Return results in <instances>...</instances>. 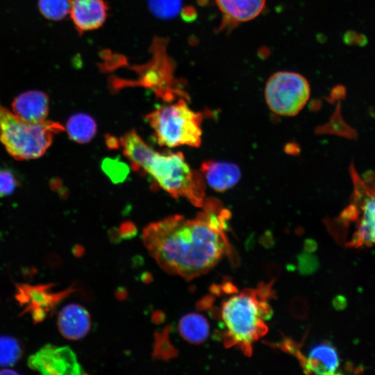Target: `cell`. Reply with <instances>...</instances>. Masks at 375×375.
Segmentation results:
<instances>
[{
  "instance_id": "cell-1",
  "label": "cell",
  "mask_w": 375,
  "mask_h": 375,
  "mask_svg": "<svg viewBox=\"0 0 375 375\" xmlns=\"http://www.w3.org/2000/svg\"><path fill=\"white\" fill-rule=\"evenodd\" d=\"M194 219L169 216L144 228L142 240L158 265L169 274L192 280L207 273L231 247L224 233L228 210L212 199Z\"/></svg>"
},
{
  "instance_id": "cell-2",
  "label": "cell",
  "mask_w": 375,
  "mask_h": 375,
  "mask_svg": "<svg viewBox=\"0 0 375 375\" xmlns=\"http://www.w3.org/2000/svg\"><path fill=\"white\" fill-rule=\"evenodd\" d=\"M272 297L271 285H261L244 290L222 302L220 315L225 347H237L251 356L253 344L267 332L265 320L272 315L268 303Z\"/></svg>"
},
{
  "instance_id": "cell-3",
  "label": "cell",
  "mask_w": 375,
  "mask_h": 375,
  "mask_svg": "<svg viewBox=\"0 0 375 375\" xmlns=\"http://www.w3.org/2000/svg\"><path fill=\"white\" fill-rule=\"evenodd\" d=\"M135 170H143L174 198L185 197L195 206L205 201V184L201 174L192 169L181 152L162 154L149 147Z\"/></svg>"
},
{
  "instance_id": "cell-4",
  "label": "cell",
  "mask_w": 375,
  "mask_h": 375,
  "mask_svg": "<svg viewBox=\"0 0 375 375\" xmlns=\"http://www.w3.org/2000/svg\"><path fill=\"white\" fill-rule=\"evenodd\" d=\"M64 130L60 124L53 121L26 122L0 102V142L15 159L41 157L50 147L54 135Z\"/></svg>"
},
{
  "instance_id": "cell-5",
  "label": "cell",
  "mask_w": 375,
  "mask_h": 375,
  "mask_svg": "<svg viewBox=\"0 0 375 375\" xmlns=\"http://www.w3.org/2000/svg\"><path fill=\"white\" fill-rule=\"evenodd\" d=\"M146 119L161 146L198 147L201 144L202 114L191 110L184 99L160 106L147 115Z\"/></svg>"
},
{
  "instance_id": "cell-6",
  "label": "cell",
  "mask_w": 375,
  "mask_h": 375,
  "mask_svg": "<svg viewBox=\"0 0 375 375\" xmlns=\"http://www.w3.org/2000/svg\"><path fill=\"white\" fill-rule=\"evenodd\" d=\"M353 192L350 203L338 218L340 226L350 231L346 246L360 247L375 244V188L369 185L351 165Z\"/></svg>"
},
{
  "instance_id": "cell-7",
  "label": "cell",
  "mask_w": 375,
  "mask_h": 375,
  "mask_svg": "<svg viewBox=\"0 0 375 375\" xmlns=\"http://www.w3.org/2000/svg\"><path fill=\"white\" fill-rule=\"evenodd\" d=\"M310 94L307 79L301 74L281 71L273 74L265 88L268 108L281 116H294L305 106Z\"/></svg>"
},
{
  "instance_id": "cell-8",
  "label": "cell",
  "mask_w": 375,
  "mask_h": 375,
  "mask_svg": "<svg viewBox=\"0 0 375 375\" xmlns=\"http://www.w3.org/2000/svg\"><path fill=\"white\" fill-rule=\"evenodd\" d=\"M28 364L42 374H79L80 366L73 352L67 347L45 346L33 355Z\"/></svg>"
},
{
  "instance_id": "cell-9",
  "label": "cell",
  "mask_w": 375,
  "mask_h": 375,
  "mask_svg": "<svg viewBox=\"0 0 375 375\" xmlns=\"http://www.w3.org/2000/svg\"><path fill=\"white\" fill-rule=\"evenodd\" d=\"M299 360L306 374L332 375L339 368L340 360L336 349L329 343L318 344L310 349L307 356L302 354L292 342L288 349Z\"/></svg>"
},
{
  "instance_id": "cell-10",
  "label": "cell",
  "mask_w": 375,
  "mask_h": 375,
  "mask_svg": "<svg viewBox=\"0 0 375 375\" xmlns=\"http://www.w3.org/2000/svg\"><path fill=\"white\" fill-rule=\"evenodd\" d=\"M108 14L106 0H71L69 15L81 34L100 28L105 23Z\"/></svg>"
},
{
  "instance_id": "cell-11",
  "label": "cell",
  "mask_w": 375,
  "mask_h": 375,
  "mask_svg": "<svg viewBox=\"0 0 375 375\" xmlns=\"http://www.w3.org/2000/svg\"><path fill=\"white\" fill-rule=\"evenodd\" d=\"M12 112L30 123L44 122L49 112V97L40 90L21 93L12 102Z\"/></svg>"
},
{
  "instance_id": "cell-12",
  "label": "cell",
  "mask_w": 375,
  "mask_h": 375,
  "mask_svg": "<svg viewBox=\"0 0 375 375\" xmlns=\"http://www.w3.org/2000/svg\"><path fill=\"white\" fill-rule=\"evenodd\" d=\"M58 327L62 336L76 340L85 336L90 331L91 319L89 312L80 305L65 306L58 317Z\"/></svg>"
},
{
  "instance_id": "cell-13",
  "label": "cell",
  "mask_w": 375,
  "mask_h": 375,
  "mask_svg": "<svg viewBox=\"0 0 375 375\" xmlns=\"http://www.w3.org/2000/svg\"><path fill=\"white\" fill-rule=\"evenodd\" d=\"M200 170L208 184L217 192L233 188L241 177L239 167L229 162L206 160L201 164Z\"/></svg>"
},
{
  "instance_id": "cell-14",
  "label": "cell",
  "mask_w": 375,
  "mask_h": 375,
  "mask_svg": "<svg viewBox=\"0 0 375 375\" xmlns=\"http://www.w3.org/2000/svg\"><path fill=\"white\" fill-rule=\"evenodd\" d=\"M229 24L246 22L258 17L265 7L266 0H215Z\"/></svg>"
},
{
  "instance_id": "cell-15",
  "label": "cell",
  "mask_w": 375,
  "mask_h": 375,
  "mask_svg": "<svg viewBox=\"0 0 375 375\" xmlns=\"http://www.w3.org/2000/svg\"><path fill=\"white\" fill-rule=\"evenodd\" d=\"M181 336L188 342L200 344L206 341L209 335V324L206 319L197 313L183 316L178 324Z\"/></svg>"
},
{
  "instance_id": "cell-16",
  "label": "cell",
  "mask_w": 375,
  "mask_h": 375,
  "mask_svg": "<svg viewBox=\"0 0 375 375\" xmlns=\"http://www.w3.org/2000/svg\"><path fill=\"white\" fill-rule=\"evenodd\" d=\"M67 132L73 141L78 143L90 142L97 132V124L94 119L84 113L75 114L67 122Z\"/></svg>"
},
{
  "instance_id": "cell-17",
  "label": "cell",
  "mask_w": 375,
  "mask_h": 375,
  "mask_svg": "<svg viewBox=\"0 0 375 375\" xmlns=\"http://www.w3.org/2000/svg\"><path fill=\"white\" fill-rule=\"evenodd\" d=\"M38 6L44 18L60 21L69 15L71 0H38Z\"/></svg>"
},
{
  "instance_id": "cell-18",
  "label": "cell",
  "mask_w": 375,
  "mask_h": 375,
  "mask_svg": "<svg viewBox=\"0 0 375 375\" xmlns=\"http://www.w3.org/2000/svg\"><path fill=\"white\" fill-rule=\"evenodd\" d=\"M22 355V346L15 338L0 336V366L8 367L14 365Z\"/></svg>"
},
{
  "instance_id": "cell-19",
  "label": "cell",
  "mask_w": 375,
  "mask_h": 375,
  "mask_svg": "<svg viewBox=\"0 0 375 375\" xmlns=\"http://www.w3.org/2000/svg\"><path fill=\"white\" fill-rule=\"evenodd\" d=\"M151 12L160 19H172L181 10V0H148Z\"/></svg>"
},
{
  "instance_id": "cell-20",
  "label": "cell",
  "mask_w": 375,
  "mask_h": 375,
  "mask_svg": "<svg viewBox=\"0 0 375 375\" xmlns=\"http://www.w3.org/2000/svg\"><path fill=\"white\" fill-rule=\"evenodd\" d=\"M101 168L111 181L115 183L124 181L129 172L128 165L117 158H105L102 162Z\"/></svg>"
},
{
  "instance_id": "cell-21",
  "label": "cell",
  "mask_w": 375,
  "mask_h": 375,
  "mask_svg": "<svg viewBox=\"0 0 375 375\" xmlns=\"http://www.w3.org/2000/svg\"><path fill=\"white\" fill-rule=\"evenodd\" d=\"M17 185V180L12 172L0 167V197L10 194Z\"/></svg>"
},
{
  "instance_id": "cell-22",
  "label": "cell",
  "mask_w": 375,
  "mask_h": 375,
  "mask_svg": "<svg viewBox=\"0 0 375 375\" xmlns=\"http://www.w3.org/2000/svg\"><path fill=\"white\" fill-rule=\"evenodd\" d=\"M359 33L355 31H347L343 36L344 42L349 46L357 45Z\"/></svg>"
},
{
  "instance_id": "cell-23",
  "label": "cell",
  "mask_w": 375,
  "mask_h": 375,
  "mask_svg": "<svg viewBox=\"0 0 375 375\" xmlns=\"http://www.w3.org/2000/svg\"><path fill=\"white\" fill-rule=\"evenodd\" d=\"M368 40L365 35L359 33L357 46L363 47L367 44Z\"/></svg>"
},
{
  "instance_id": "cell-24",
  "label": "cell",
  "mask_w": 375,
  "mask_h": 375,
  "mask_svg": "<svg viewBox=\"0 0 375 375\" xmlns=\"http://www.w3.org/2000/svg\"><path fill=\"white\" fill-rule=\"evenodd\" d=\"M17 374L16 371L10 370L9 369H3L0 371V374Z\"/></svg>"
}]
</instances>
